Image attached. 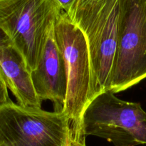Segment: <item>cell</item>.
<instances>
[{
	"instance_id": "obj_2",
	"label": "cell",
	"mask_w": 146,
	"mask_h": 146,
	"mask_svg": "<svg viewBox=\"0 0 146 146\" xmlns=\"http://www.w3.org/2000/svg\"><path fill=\"white\" fill-rule=\"evenodd\" d=\"M121 7V0H75L66 12L87 41L96 95L109 90Z\"/></svg>"
},
{
	"instance_id": "obj_3",
	"label": "cell",
	"mask_w": 146,
	"mask_h": 146,
	"mask_svg": "<svg viewBox=\"0 0 146 146\" xmlns=\"http://www.w3.org/2000/svg\"><path fill=\"white\" fill-rule=\"evenodd\" d=\"M81 135L104 138L115 146L146 145V112L141 103L125 101L107 90L96 96L86 109Z\"/></svg>"
},
{
	"instance_id": "obj_14",
	"label": "cell",
	"mask_w": 146,
	"mask_h": 146,
	"mask_svg": "<svg viewBox=\"0 0 146 146\" xmlns=\"http://www.w3.org/2000/svg\"></svg>"
},
{
	"instance_id": "obj_10",
	"label": "cell",
	"mask_w": 146,
	"mask_h": 146,
	"mask_svg": "<svg viewBox=\"0 0 146 146\" xmlns=\"http://www.w3.org/2000/svg\"><path fill=\"white\" fill-rule=\"evenodd\" d=\"M56 1L61 6L63 11H64L65 12H67L70 9L71 6L73 5L75 0H56Z\"/></svg>"
},
{
	"instance_id": "obj_8",
	"label": "cell",
	"mask_w": 146,
	"mask_h": 146,
	"mask_svg": "<svg viewBox=\"0 0 146 146\" xmlns=\"http://www.w3.org/2000/svg\"><path fill=\"white\" fill-rule=\"evenodd\" d=\"M0 67L8 88L23 106L41 107L42 102L36 93L31 71L18 50L9 40L0 45Z\"/></svg>"
},
{
	"instance_id": "obj_4",
	"label": "cell",
	"mask_w": 146,
	"mask_h": 146,
	"mask_svg": "<svg viewBox=\"0 0 146 146\" xmlns=\"http://www.w3.org/2000/svg\"><path fill=\"white\" fill-rule=\"evenodd\" d=\"M62 11L56 0H0V28L31 72L36 67L48 30Z\"/></svg>"
},
{
	"instance_id": "obj_7",
	"label": "cell",
	"mask_w": 146,
	"mask_h": 146,
	"mask_svg": "<svg viewBox=\"0 0 146 146\" xmlns=\"http://www.w3.org/2000/svg\"><path fill=\"white\" fill-rule=\"evenodd\" d=\"M54 24L48 30L39 60L36 67L31 72V77L39 100H50L54 111L61 112L66 96V72L64 58L55 40Z\"/></svg>"
},
{
	"instance_id": "obj_5",
	"label": "cell",
	"mask_w": 146,
	"mask_h": 146,
	"mask_svg": "<svg viewBox=\"0 0 146 146\" xmlns=\"http://www.w3.org/2000/svg\"><path fill=\"white\" fill-rule=\"evenodd\" d=\"M71 122L61 112L12 102L0 107V146H71Z\"/></svg>"
},
{
	"instance_id": "obj_6",
	"label": "cell",
	"mask_w": 146,
	"mask_h": 146,
	"mask_svg": "<svg viewBox=\"0 0 146 146\" xmlns=\"http://www.w3.org/2000/svg\"><path fill=\"white\" fill-rule=\"evenodd\" d=\"M146 78V0H121L109 91L126 90Z\"/></svg>"
},
{
	"instance_id": "obj_9",
	"label": "cell",
	"mask_w": 146,
	"mask_h": 146,
	"mask_svg": "<svg viewBox=\"0 0 146 146\" xmlns=\"http://www.w3.org/2000/svg\"><path fill=\"white\" fill-rule=\"evenodd\" d=\"M8 89L4 73L0 67V107L12 102L9 96Z\"/></svg>"
},
{
	"instance_id": "obj_13",
	"label": "cell",
	"mask_w": 146,
	"mask_h": 146,
	"mask_svg": "<svg viewBox=\"0 0 146 146\" xmlns=\"http://www.w3.org/2000/svg\"><path fill=\"white\" fill-rule=\"evenodd\" d=\"M74 146H77V145H74Z\"/></svg>"
},
{
	"instance_id": "obj_12",
	"label": "cell",
	"mask_w": 146,
	"mask_h": 146,
	"mask_svg": "<svg viewBox=\"0 0 146 146\" xmlns=\"http://www.w3.org/2000/svg\"><path fill=\"white\" fill-rule=\"evenodd\" d=\"M71 146H74V144H73V145H71Z\"/></svg>"
},
{
	"instance_id": "obj_1",
	"label": "cell",
	"mask_w": 146,
	"mask_h": 146,
	"mask_svg": "<svg viewBox=\"0 0 146 146\" xmlns=\"http://www.w3.org/2000/svg\"><path fill=\"white\" fill-rule=\"evenodd\" d=\"M54 31L66 72V96L63 111L71 122L74 144L86 146L81 139V121L86 107L96 96L88 44L82 31L64 11L56 19Z\"/></svg>"
},
{
	"instance_id": "obj_11",
	"label": "cell",
	"mask_w": 146,
	"mask_h": 146,
	"mask_svg": "<svg viewBox=\"0 0 146 146\" xmlns=\"http://www.w3.org/2000/svg\"><path fill=\"white\" fill-rule=\"evenodd\" d=\"M9 40V39L7 37V36L6 35L5 33L3 31V30L0 28V45L2 44L3 43L7 42Z\"/></svg>"
}]
</instances>
